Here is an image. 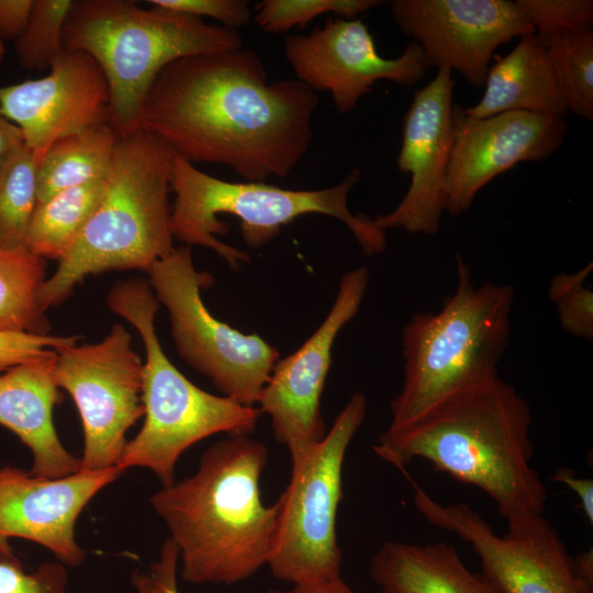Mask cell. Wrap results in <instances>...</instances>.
I'll use <instances>...</instances> for the list:
<instances>
[{
  "mask_svg": "<svg viewBox=\"0 0 593 593\" xmlns=\"http://www.w3.org/2000/svg\"><path fill=\"white\" fill-rule=\"evenodd\" d=\"M314 90L298 79L268 82L258 54L240 47L166 66L150 87L138 131L191 163L230 167L245 181L286 178L310 147Z\"/></svg>",
  "mask_w": 593,
  "mask_h": 593,
  "instance_id": "cell-1",
  "label": "cell"
},
{
  "mask_svg": "<svg viewBox=\"0 0 593 593\" xmlns=\"http://www.w3.org/2000/svg\"><path fill=\"white\" fill-rule=\"evenodd\" d=\"M532 410L500 377L440 403L409 426L383 432L372 449L404 471L425 459L438 472L474 485L506 523L545 513L547 488L532 467Z\"/></svg>",
  "mask_w": 593,
  "mask_h": 593,
  "instance_id": "cell-2",
  "label": "cell"
},
{
  "mask_svg": "<svg viewBox=\"0 0 593 593\" xmlns=\"http://www.w3.org/2000/svg\"><path fill=\"white\" fill-rule=\"evenodd\" d=\"M268 448L244 435L209 447L197 471L150 496L192 584H234L267 564L278 504L262 503L260 478Z\"/></svg>",
  "mask_w": 593,
  "mask_h": 593,
  "instance_id": "cell-3",
  "label": "cell"
},
{
  "mask_svg": "<svg viewBox=\"0 0 593 593\" xmlns=\"http://www.w3.org/2000/svg\"><path fill=\"white\" fill-rule=\"evenodd\" d=\"M174 155L149 133L119 136L98 205L41 288L40 304L45 312L64 302L90 275L130 269L147 272L175 250L168 202Z\"/></svg>",
  "mask_w": 593,
  "mask_h": 593,
  "instance_id": "cell-4",
  "label": "cell"
},
{
  "mask_svg": "<svg viewBox=\"0 0 593 593\" xmlns=\"http://www.w3.org/2000/svg\"><path fill=\"white\" fill-rule=\"evenodd\" d=\"M457 288L440 311L414 313L402 331L404 380L385 430L402 429L446 400L499 377L510 342L514 288L475 287L457 255Z\"/></svg>",
  "mask_w": 593,
  "mask_h": 593,
  "instance_id": "cell-5",
  "label": "cell"
},
{
  "mask_svg": "<svg viewBox=\"0 0 593 593\" xmlns=\"http://www.w3.org/2000/svg\"><path fill=\"white\" fill-rule=\"evenodd\" d=\"M65 49L89 54L109 87V124L119 136L138 131L144 100L159 72L186 56L243 47L235 29L131 0H75Z\"/></svg>",
  "mask_w": 593,
  "mask_h": 593,
  "instance_id": "cell-6",
  "label": "cell"
},
{
  "mask_svg": "<svg viewBox=\"0 0 593 593\" xmlns=\"http://www.w3.org/2000/svg\"><path fill=\"white\" fill-rule=\"evenodd\" d=\"M361 171L354 169L335 186L317 190L284 189L261 181L230 182L198 169L193 163L175 154L170 169V189L176 199L170 212L174 238L188 245L213 249L232 269L250 257L222 243L216 236L228 232L220 214L237 217L245 244L261 247L280 233L282 226L306 214H322L342 222L354 235L363 254H381L387 247L385 232L372 217L355 214L348 194Z\"/></svg>",
  "mask_w": 593,
  "mask_h": 593,
  "instance_id": "cell-7",
  "label": "cell"
},
{
  "mask_svg": "<svg viewBox=\"0 0 593 593\" xmlns=\"http://www.w3.org/2000/svg\"><path fill=\"white\" fill-rule=\"evenodd\" d=\"M107 304L135 327L146 353L142 387L145 419L124 447L116 463L120 471L146 468L166 486L175 482L178 459L194 444L215 434L250 436L255 432L259 409L202 390L168 359L155 328L160 303L148 282L131 279L116 283Z\"/></svg>",
  "mask_w": 593,
  "mask_h": 593,
  "instance_id": "cell-8",
  "label": "cell"
},
{
  "mask_svg": "<svg viewBox=\"0 0 593 593\" xmlns=\"http://www.w3.org/2000/svg\"><path fill=\"white\" fill-rule=\"evenodd\" d=\"M367 399L355 392L324 438L292 459L290 482L281 494L267 566L292 585L342 577L336 519L343 499L347 449L361 427Z\"/></svg>",
  "mask_w": 593,
  "mask_h": 593,
  "instance_id": "cell-9",
  "label": "cell"
},
{
  "mask_svg": "<svg viewBox=\"0 0 593 593\" xmlns=\"http://www.w3.org/2000/svg\"><path fill=\"white\" fill-rule=\"evenodd\" d=\"M149 286L168 311L180 357L211 380L224 395L240 404L258 403L279 351L257 334H243L214 317L201 289L213 277L194 267L191 249L181 246L147 271Z\"/></svg>",
  "mask_w": 593,
  "mask_h": 593,
  "instance_id": "cell-10",
  "label": "cell"
},
{
  "mask_svg": "<svg viewBox=\"0 0 593 593\" xmlns=\"http://www.w3.org/2000/svg\"><path fill=\"white\" fill-rule=\"evenodd\" d=\"M416 510L434 526L455 533L479 558L481 574L497 593H593L556 528L544 514L507 523L504 535L466 503L443 504L407 477Z\"/></svg>",
  "mask_w": 593,
  "mask_h": 593,
  "instance_id": "cell-11",
  "label": "cell"
},
{
  "mask_svg": "<svg viewBox=\"0 0 593 593\" xmlns=\"http://www.w3.org/2000/svg\"><path fill=\"white\" fill-rule=\"evenodd\" d=\"M54 379L80 415L83 449L79 471H101L116 463L126 433L144 415L143 361L120 323L94 344L57 348Z\"/></svg>",
  "mask_w": 593,
  "mask_h": 593,
  "instance_id": "cell-12",
  "label": "cell"
},
{
  "mask_svg": "<svg viewBox=\"0 0 593 593\" xmlns=\"http://www.w3.org/2000/svg\"><path fill=\"white\" fill-rule=\"evenodd\" d=\"M370 279L366 267L347 271L336 299L320 326L291 355L279 359L259 398L277 441L291 460L322 440L327 432L321 399L332 366L337 335L359 311Z\"/></svg>",
  "mask_w": 593,
  "mask_h": 593,
  "instance_id": "cell-13",
  "label": "cell"
},
{
  "mask_svg": "<svg viewBox=\"0 0 593 593\" xmlns=\"http://www.w3.org/2000/svg\"><path fill=\"white\" fill-rule=\"evenodd\" d=\"M284 56L296 79L314 91H327L340 114L353 111L378 80L410 87L428 68L414 41L399 57L381 56L367 25L357 19H327L306 35L288 36Z\"/></svg>",
  "mask_w": 593,
  "mask_h": 593,
  "instance_id": "cell-14",
  "label": "cell"
},
{
  "mask_svg": "<svg viewBox=\"0 0 593 593\" xmlns=\"http://www.w3.org/2000/svg\"><path fill=\"white\" fill-rule=\"evenodd\" d=\"M390 8L428 67L456 70L474 87L484 85L500 45L534 33L515 1L394 0Z\"/></svg>",
  "mask_w": 593,
  "mask_h": 593,
  "instance_id": "cell-15",
  "label": "cell"
},
{
  "mask_svg": "<svg viewBox=\"0 0 593 593\" xmlns=\"http://www.w3.org/2000/svg\"><path fill=\"white\" fill-rule=\"evenodd\" d=\"M454 144L444 181L445 211L460 215L478 192L523 161L547 158L563 143V118L504 112L473 119L459 105L452 111Z\"/></svg>",
  "mask_w": 593,
  "mask_h": 593,
  "instance_id": "cell-16",
  "label": "cell"
},
{
  "mask_svg": "<svg viewBox=\"0 0 593 593\" xmlns=\"http://www.w3.org/2000/svg\"><path fill=\"white\" fill-rule=\"evenodd\" d=\"M452 70L438 68L433 80L415 91L403 118L396 166L411 176L407 192L390 213L372 217L385 232L436 235L445 211L444 181L452 150Z\"/></svg>",
  "mask_w": 593,
  "mask_h": 593,
  "instance_id": "cell-17",
  "label": "cell"
},
{
  "mask_svg": "<svg viewBox=\"0 0 593 593\" xmlns=\"http://www.w3.org/2000/svg\"><path fill=\"white\" fill-rule=\"evenodd\" d=\"M122 471H78L43 478L20 468H0V559H15L12 538L33 541L66 567H79L86 552L76 539L77 521L89 502Z\"/></svg>",
  "mask_w": 593,
  "mask_h": 593,
  "instance_id": "cell-18",
  "label": "cell"
},
{
  "mask_svg": "<svg viewBox=\"0 0 593 593\" xmlns=\"http://www.w3.org/2000/svg\"><path fill=\"white\" fill-rule=\"evenodd\" d=\"M109 87L98 63L65 49L48 75L0 87V113L40 159L56 141L109 122Z\"/></svg>",
  "mask_w": 593,
  "mask_h": 593,
  "instance_id": "cell-19",
  "label": "cell"
},
{
  "mask_svg": "<svg viewBox=\"0 0 593 593\" xmlns=\"http://www.w3.org/2000/svg\"><path fill=\"white\" fill-rule=\"evenodd\" d=\"M55 363L56 351L49 350L0 373V425L30 449L31 472L43 478H61L80 469V458L65 448L53 423L59 401Z\"/></svg>",
  "mask_w": 593,
  "mask_h": 593,
  "instance_id": "cell-20",
  "label": "cell"
},
{
  "mask_svg": "<svg viewBox=\"0 0 593 593\" xmlns=\"http://www.w3.org/2000/svg\"><path fill=\"white\" fill-rule=\"evenodd\" d=\"M484 93L462 112L483 119L504 112H530L563 118L568 112L546 47L533 34L519 37L516 46L491 65Z\"/></svg>",
  "mask_w": 593,
  "mask_h": 593,
  "instance_id": "cell-21",
  "label": "cell"
},
{
  "mask_svg": "<svg viewBox=\"0 0 593 593\" xmlns=\"http://www.w3.org/2000/svg\"><path fill=\"white\" fill-rule=\"evenodd\" d=\"M381 593H497L446 542L385 541L370 560Z\"/></svg>",
  "mask_w": 593,
  "mask_h": 593,
  "instance_id": "cell-22",
  "label": "cell"
},
{
  "mask_svg": "<svg viewBox=\"0 0 593 593\" xmlns=\"http://www.w3.org/2000/svg\"><path fill=\"white\" fill-rule=\"evenodd\" d=\"M119 134L101 123L56 141L37 169V204L65 189L107 176Z\"/></svg>",
  "mask_w": 593,
  "mask_h": 593,
  "instance_id": "cell-23",
  "label": "cell"
},
{
  "mask_svg": "<svg viewBox=\"0 0 593 593\" xmlns=\"http://www.w3.org/2000/svg\"><path fill=\"white\" fill-rule=\"evenodd\" d=\"M105 177L57 192L36 205L26 249L58 262L68 254L103 193Z\"/></svg>",
  "mask_w": 593,
  "mask_h": 593,
  "instance_id": "cell-24",
  "label": "cell"
},
{
  "mask_svg": "<svg viewBox=\"0 0 593 593\" xmlns=\"http://www.w3.org/2000/svg\"><path fill=\"white\" fill-rule=\"evenodd\" d=\"M45 280V259L26 248H0V331L49 333L38 298Z\"/></svg>",
  "mask_w": 593,
  "mask_h": 593,
  "instance_id": "cell-25",
  "label": "cell"
},
{
  "mask_svg": "<svg viewBox=\"0 0 593 593\" xmlns=\"http://www.w3.org/2000/svg\"><path fill=\"white\" fill-rule=\"evenodd\" d=\"M40 158L24 144L0 160V248H26L37 205Z\"/></svg>",
  "mask_w": 593,
  "mask_h": 593,
  "instance_id": "cell-26",
  "label": "cell"
},
{
  "mask_svg": "<svg viewBox=\"0 0 593 593\" xmlns=\"http://www.w3.org/2000/svg\"><path fill=\"white\" fill-rule=\"evenodd\" d=\"M568 111L593 120V31L566 32L544 45Z\"/></svg>",
  "mask_w": 593,
  "mask_h": 593,
  "instance_id": "cell-27",
  "label": "cell"
},
{
  "mask_svg": "<svg viewBox=\"0 0 593 593\" xmlns=\"http://www.w3.org/2000/svg\"><path fill=\"white\" fill-rule=\"evenodd\" d=\"M72 3L74 0H33L26 26L15 40V53L22 67L51 68L64 51V26Z\"/></svg>",
  "mask_w": 593,
  "mask_h": 593,
  "instance_id": "cell-28",
  "label": "cell"
},
{
  "mask_svg": "<svg viewBox=\"0 0 593 593\" xmlns=\"http://www.w3.org/2000/svg\"><path fill=\"white\" fill-rule=\"evenodd\" d=\"M380 3L378 0H262L255 5L254 21L264 32L280 34L303 27L326 13L353 20Z\"/></svg>",
  "mask_w": 593,
  "mask_h": 593,
  "instance_id": "cell-29",
  "label": "cell"
},
{
  "mask_svg": "<svg viewBox=\"0 0 593 593\" xmlns=\"http://www.w3.org/2000/svg\"><path fill=\"white\" fill-rule=\"evenodd\" d=\"M593 270L589 262L582 269L552 277L548 294L558 311L560 325L568 334L593 339V292L585 282Z\"/></svg>",
  "mask_w": 593,
  "mask_h": 593,
  "instance_id": "cell-30",
  "label": "cell"
},
{
  "mask_svg": "<svg viewBox=\"0 0 593 593\" xmlns=\"http://www.w3.org/2000/svg\"><path fill=\"white\" fill-rule=\"evenodd\" d=\"M515 3L542 45L561 33L592 29V0H516Z\"/></svg>",
  "mask_w": 593,
  "mask_h": 593,
  "instance_id": "cell-31",
  "label": "cell"
},
{
  "mask_svg": "<svg viewBox=\"0 0 593 593\" xmlns=\"http://www.w3.org/2000/svg\"><path fill=\"white\" fill-rule=\"evenodd\" d=\"M69 575L59 561H44L26 572L15 559H0V593H71Z\"/></svg>",
  "mask_w": 593,
  "mask_h": 593,
  "instance_id": "cell-32",
  "label": "cell"
},
{
  "mask_svg": "<svg viewBox=\"0 0 593 593\" xmlns=\"http://www.w3.org/2000/svg\"><path fill=\"white\" fill-rule=\"evenodd\" d=\"M77 340V336L0 331V373Z\"/></svg>",
  "mask_w": 593,
  "mask_h": 593,
  "instance_id": "cell-33",
  "label": "cell"
},
{
  "mask_svg": "<svg viewBox=\"0 0 593 593\" xmlns=\"http://www.w3.org/2000/svg\"><path fill=\"white\" fill-rule=\"evenodd\" d=\"M147 3L199 19L211 18L235 30L251 19L248 1L245 0H149Z\"/></svg>",
  "mask_w": 593,
  "mask_h": 593,
  "instance_id": "cell-34",
  "label": "cell"
},
{
  "mask_svg": "<svg viewBox=\"0 0 593 593\" xmlns=\"http://www.w3.org/2000/svg\"><path fill=\"white\" fill-rule=\"evenodd\" d=\"M178 570V548L168 537L163 542L155 561L146 568L134 570L131 578L134 593H180Z\"/></svg>",
  "mask_w": 593,
  "mask_h": 593,
  "instance_id": "cell-35",
  "label": "cell"
},
{
  "mask_svg": "<svg viewBox=\"0 0 593 593\" xmlns=\"http://www.w3.org/2000/svg\"><path fill=\"white\" fill-rule=\"evenodd\" d=\"M33 0H0V40H16L24 31Z\"/></svg>",
  "mask_w": 593,
  "mask_h": 593,
  "instance_id": "cell-36",
  "label": "cell"
},
{
  "mask_svg": "<svg viewBox=\"0 0 593 593\" xmlns=\"http://www.w3.org/2000/svg\"><path fill=\"white\" fill-rule=\"evenodd\" d=\"M551 480L564 484L572 490L580 501L581 508L590 522L593 524V480L581 478L569 468L560 467L551 475Z\"/></svg>",
  "mask_w": 593,
  "mask_h": 593,
  "instance_id": "cell-37",
  "label": "cell"
},
{
  "mask_svg": "<svg viewBox=\"0 0 593 593\" xmlns=\"http://www.w3.org/2000/svg\"><path fill=\"white\" fill-rule=\"evenodd\" d=\"M266 593H357L342 577L307 584H295L287 591L268 590Z\"/></svg>",
  "mask_w": 593,
  "mask_h": 593,
  "instance_id": "cell-38",
  "label": "cell"
},
{
  "mask_svg": "<svg viewBox=\"0 0 593 593\" xmlns=\"http://www.w3.org/2000/svg\"><path fill=\"white\" fill-rule=\"evenodd\" d=\"M23 144L20 128L0 113V160Z\"/></svg>",
  "mask_w": 593,
  "mask_h": 593,
  "instance_id": "cell-39",
  "label": "cell"
},
{
  "mask_svg": "<svg viewBox=\"0 0 593 593\" xmlns=\"http://www.w3.org/2000/svg\"><path fill=\"white\" fill-rule=\"evenodd\" d=\"M4 53H5L4 44H3V41L0 40V61L3 59Z\"/></svg>",
  "mask_w": 593,
  "mask_h": 593,
  "instance_id": "cell-40",
  "label": "cell"
}]
</instances>
